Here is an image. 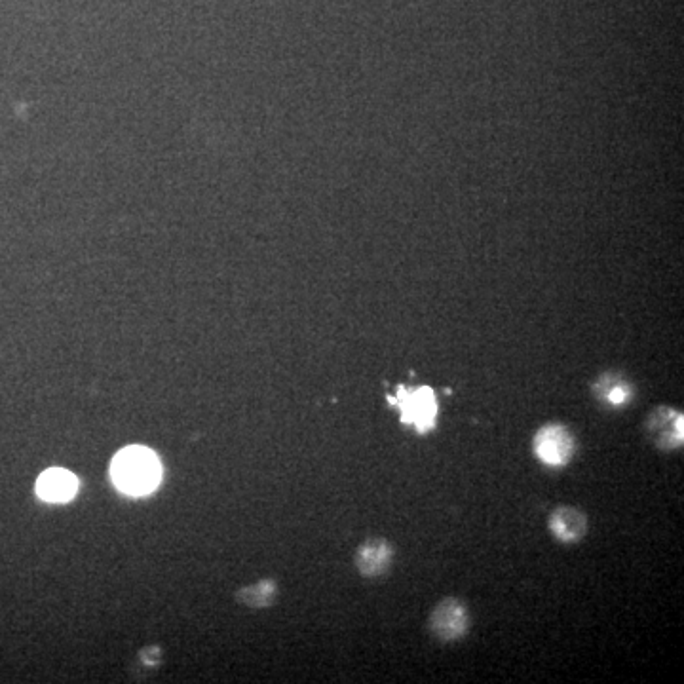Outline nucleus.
<instances>
[{
	"instance_id": "1",
	"label": "nucleus",
	"mask_w": 684,
	"mask_h": 684,
	"mask_svg": "<svg viewBox=\"0 0 684 684\" xmlns=\"http://www.w3.org/2000/svg\"><path fill=\"white\" fill-rule=\"evenodd\" d=\"M114 485L122 493L149 494L160 483L162 468L158 456L145 447H128L114 456L111 468Z\"/></svg>"
},
{
	"instance_id": "2",
	"label": "nucleus",
	"mask_w": 684,
	"mask_h": 684,
	"mask_svg": "<svg viewBox=\"0 0 684 684\" xmlns=\"http://www.w3.org/2000/svg\"><path fill=\"white\" fill-rule=\"evenodd\" d=\"M390 405L399 407L401 422L415 426L418 434H428L437 424V399L434 388L418 386L405 388L399 386L398 396L388 398Z\"/></svg>"
},
{
	"instance_id": "3",
	"label": "nucleus",
	"mask_w": 684,
	"mask_h": 684,
	"mask_svg": "<svg viewBox=\"0 0 684 684\" xmlns=\"http://www.w3.org/2000/svg\"><path fill=\"white\" fill-rule=\"evenodd\" d=\"M532 451L542 464L550 468H565L576 453V439L567 426L550 422L534 434Z\"/></svg>"
},
{
	"instance_id": "4",
	"label": "nucleus",
	"mask_w": 684,
	"mask_h": 684,
	"mask_svg": "<svg viewBox=\"0 0 684 684\" xmlns=\"http://www.w3.org/2000/svg\"><path fill=\"white\" fill-rule=\"evenodd\" d=\"M470 610L462 599L445 597L437 603L430 614V631L441 643H453L468 635L470 631Z\"/></svg>"
},
{
	"instance_id": "5",
	"label": "nucleus",
	"mask_w": 684,
	"mask_h": 684,
	"mask_svg": "<svg viewBox=\"0 0 684 684\" xmlns=\"http://www.w3.org/2000/svg\"><path fill=\"white\" fill-rule=\"evenodd\" d=\"M683 426L684 418L681 411L669 405H660L646 418V436L652 439V443L660 451L669 453L683 447Z\"/></svg>"
},
{
	"instance_id": "6",
	"label": "nucleus",
	"mask_w": 684,
	"mask_h": 684,
	"mask_svg": "<svg viewBox=\"0 0 684 684\" xmlns=\"http://www.w3.org/2000/svg\"><path fill=\"white\" fill-rule=\"evenodd\" d=\"M548 529L557 542L578 544L588 534V515L574 506H559L550 513Z\"/></svg>"
},
{
	"instance_id": "7",
	"label": "nucleus",
	"mask_w": 684,
	"mask_h": 684,
	"mask_svg": "<svg viewBox=\"0 0 684 684\" xmlns=\"http://www.w3.org/2000/svg\"><path fill=\"white\" fill-rule=\"evenodd\" d=\"M394 561V548L386 538H369L361 544L354 563L361 576L377 578L386 574Z\"/></svg>"
},
{
	"instance_id": "8",
	"label": "nucleus",
	"mask_w": 684,
	"mask_h": 684,
	"mask_svg": "<svg viewBox=\"0 0 684 684\" xmlns=\"http://www.w3.org/2000/svg\"><path fill=\"white\" fill-rule=\"evenodd\" d=\"M76 489H78V481L75 475L67 470L54 468L38 477V496L48 502H67L75 496Z\"/></svg>"
},
{
	"instance_id": "9",
	"label": "nucleus",
	"mask_w": 684,
	"mask_h": 684,
	"mask_svg": "<svg viewBox=\"0 0 684 684\" xmlns=\"http://www.w3.org/2000/svg\"><path fill=\"white\" fill-rule=\"evenodd\" d=\"M593 396L597 401H601L603 405H610V407H626L627 403L633 399L635 392L633 386L622 379L620 375L614 373H605L599 379L593 382L591 386Z\"/></svg>"
},
{
	"instance_id": "10",
	"label": "nucleus",
	"mask_w": 684,
	"mask_h": 684,
	"mask_svg": "<svg viewBox=\"0 0 684 684\" xmlns=\"http://www.w3.org/2000/svg\"><path fill=\"white\" fill-rule=\"evenodd\" d=\"M236 599H238V603L251 608L270 607L278 599V586L272 580H261V582L253 584V586L240 589L236 593Z\"/></svg>"
}]
</instances>
